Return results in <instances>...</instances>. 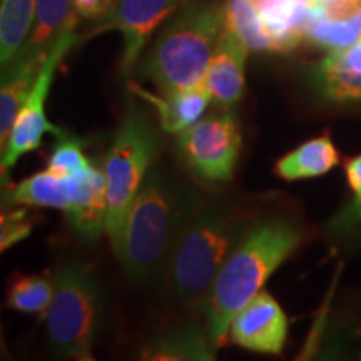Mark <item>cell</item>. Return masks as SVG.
Returning a JSON list of instances; mask_svg holds the SVG:
<instances>
[{
    "label": "cell",
    "instance_id": "24",
    "mask_svg": "<svg viewBox=\"0 0 361 361\" xmlns=\"http://www.w3.org/2000/svg\"><path fill=\"white\" fill-rule=\"evenodd\" d=\"M54 296V279L45 274H20L8 288V308L24 314L47 313Z\"/></svg>",
    "mask_w": 361,
    "mask_h": 361
},
{
    "label": "cell",
    "instance_id": "19",
    "mask_svg": "<svg viewBox=\"0 0 361 361\" xmlns=\"http://www.w3.org/2000/svg\"><path fill=\"white\" fill-rule=\"evenodd\" d=\"M338 164H340V154L329 134L324 133L283 156L274 166V171L281 179L293 183L300 179L318 178L329 173Z\"/></svg>",
    "mask_w": 361,
    "mask_h": 361
},
{
    "label": "cell",
    "instance_id": "26",
    "mask_svg": "<svg viewBox=\"0 0 361 361\" xmlns=\"http://www.w3.org/2000/svg\"><path fill=\"white\" fill-rule=\"evenodd\" d=\"M56 137L57 141L49 156L47 169L62 176H78L92 164V161L84 154L82 139L75 137L67 130H62Z\"/></svg>",
    "mask_w": 361,
    "mask_h": 361
},
{
    "label": "cell",
    "instance_id": "20",
    "mask_svg": "<svg viewBox=\"0 0 361 361\" xmlns=\"http://www.w3.org/2000/svg\"><path fill=\"white\" fill-rule=\"evenodd\" d=\"M251 4L276 44V52H290L305 39L308 6L298 0H251Z\"/></svg>",
    "mask_w": 361,
    "mask_h": 361
},
{
    "label": "cell",
    "instance_id": "15",
    "mask_svg": "<svg viewBox=\"0 0 361 361\" xmlns=\"http://www.w3.org/2000/svg\"><path fill=\"white\" fill-rule=\"evenodd\" d=\"M130 87L139 97L154 107L159 116L161 128L171 134H179L200 123L209 102L213 101L204 82L173 94H161V96H154L135 84H130Z\"/></svg>",
    "mask_w": 361,
    "mask_h": 361
},
{
    "label": "cell",
    "instance_id": "1",
    "mask_svg": "<svg viewBox=\"0 0 361 361\" xmlns=\"http://www.w3.org/2000/svg\"><path fill=\"white\" fill-rule=\"evenodd\" d=\"M204 194L174 169L154 166L144 179L126 224L119 252L126 274L135 283L166 274L180 236Z\"/></svg>",
    "mask_w": 361,
    "mask_h": 361
},
{
    "label": "cell",
    "instance_id": "9",
    "mask_svg": "<svg viewBox=\"0 0 361 361\" xmlns=\"http://www.w3.org/2000/svg\"><path fill=\"white\" fill-rule=\"evenodd\" d=\"M180 7V0H114L107 16L80 40L109 30L121 32L124 40L121 71L128 78L146 52L151 35Z\"/></svg>",
    "mask_w": 361,
    "mask_h": 361
},
{
    "label": "cell",
    "instance_id": "4",
    "mask_svg": "<svg viewBox=\"0 0 361 361\" xmlns=\"http://www.w3.org/2000/svg\"><path fill=\"white\" fill-rule=\"evenodd\" d=\"M224 29V4L191 0L166 22L142 54L139 75L154 82L161 94L202 84Z\"/></svg>",
    "mask_w": 361,
    "mask_h": 361
},
{
    "label": "cell",
    "instance_id": "2",
    "mask_svg": "<svg viewBox=\"0 0 361 361\" xmlns=\"http://www.w3.org/2000/svg\"><path fill=\"white\" fill-rule=\"evenodd\" d=\"M305 229L284 214L256 218L224 261L202 301L206 328L216 346L223 345L243 306L263 290L274 271L300 250Z\"/></svg>",
    "mask_w": 361,
    "mask_h": 361
},
{
    "label": "cell",
    "instance_id": "18",
    "mask_svg": "<svg viewBox=\"0 0 361 361\" xmlns=\"http://www.w3.org/2000/svg\"><path fill=\"white\" fill-rule=\"evenodd\" d=\"M44 61L32 57H16L2 69L0 89V146L6 147L8 134L32 90Z\"/></svg>",
    "mask_w": 361,
    "mask_h": 361
},
{
    "label": "cell",
    "instance_id": "27",
    "mask_svg": "<svg viewBox=\"0 0 361 361\" xmlns=\"http://www.w3.org/2000/svg\"><path fill=\"white\" fill-rule=\"evenodd\" d=\"M34 223L27 209L20 206L4 204L0 218V250L6 251L32 233Z\"/></svg>",
    "mask_w": 361,
    "mask_h": 361
},
{
    "label": "cell",
    "instance_id": "13",
    "mask_svg": "<svg viewBox=\"0 0 361 361\" xmlns=\"http://www.w3.org/2000/svg\"><path fill=\"white\" fill-rule=\"evenodd\" d=\"M78 189L74 201L66 211L75 234L84 241H97L106 231L107 221V191L104 169L92 162L87 169L75 176Z\"/></svg>",
    "mask_w": 361,
    "mask_h": 361
},
{
    "label": "cell",
    "instance_id": "31",
    "mask_svg": "<svg viewBox=\"0 0 361 361\" xmlns=\"http://www.w3.org/2000/svg\"><path fill=\"white\" fill-rule=\"evenodd\" d=\"M360 358H361V356H360Z\"/></svg>",
    "mask_w": 361,
    "mask_h": 361
},
{
    "label": "cell",
    "instance_id": "21",
    "mask_svg": "<svg viewBox=\"0 0 361 361\" xmlns=\"http://www.w3.org/2000/svg\"><path fill=\"white\" fill-rule=\"evenodd\" d=\"M353 197L329 219L326 234L341 250L361 247V154L345 164Z\"/></svg>",
    "mask_w": 361,
    "mask_h": 361
},
{
    "label": "cell",
    "instance_id": "5",
    "mask_svg": "<svg viewBox=\"0 0 361 361\" xmlns=\"http://www.w3.org/2000/svg\"><path fill=\"white\" fill-rule=\"evenodd\" d=\"M159 135L146 112L130 104L104 157L107 191L106 233L116 256L123 250L126 224L149 169L154 164Z\"/></svg>",
    "mask_w": 361,
    "mask_h": 361
},
{
    "label": "cell",
    "instance_id": "16",
    "mask_svg": "<svg viewBox=\"0 0 361 361\" xmlns=\"http://www.w3.org/2000/svg\"><path fill=\"white\" fill-rule=\"evenodd\" d=\"M75 189V176H62L45 169L8 188L4 200L7 201V206L51 207L66 213L74 201Z\"/></svg>",
    "mask_w": 361,
    "mask_h": 361
},
{
    "label": "cell",
    "instance_id": "23",
    "mask_svg": "<svg viewBox=\"0 0 361 361\" xmlns=\"http://www.w3.org/2000/svg\"><path fill=\"white\" fill-rule=\"evenodd\" d=\"M224 17L226 27L233 30L250 51L276 52V44L251 0H226Z\"/></svg>",
    "mask_w": 361,
    "mask_h": 361
},
{
    "label": "cell",
    "instance_id": "3",
    "mask_svg": "<svg viewBox=\"0 0 361 361\" xmlns=\"http://www.w3.org/2000/svg\"><path fill=\"white\" fill-rule=\"evenodd\" d=\"M256 216L229 196H204L180 236L166 279L180 305L204 301L211 284Z\"/></svg>",
    "mask_w": 361,
    "mask_h": 361
},
{
    "label": "cell",
    "instance_id": "29",
    "mask_svg": "<svg viewBox=\"0 0 361 361\" xmlns=\"http://www.w3.org/2000/svg\"><path fill=\"white\" fill-rule=\"evenodd\" d=\"M310 0H298V4H301V6H308Z\"/></svg>",
    "mask_w": 361,
    "mask_h": 361
},
{
    "label": "cell",
    "instance_id": "10",
    "mask_svg": "<svg viewBox=\"0 0 361 361\" xmlns=\"http://www.w3.org/2000/svg\"><path fill=\"white\" fill-rule=\"evenodd\" d=\"M229 338L255 353L279 355L288 340V318L278 301L261 290L233 318Z\"/></svg>",
    "mask_w": 361,
    "mask_h": 361
},
{
    "label": "cell",
    "instance_id": "30",
    "mask_svg": "<svg viewBox=\"0 0 361 361\" xmlns=\"http://www.w3.org/2000/svg\"><path fill=\"white\" fill-rule=\"evenodd\" d=\"M191 2V0H180V4H183V6H186V4H189Z\"/></svg>",
    "mask_w": 361,
    "mask_h": 361
},
{
    "label": "cell",
    "instance_id": "17",
    "mask_svg": "<svg viewBox=\"0 0 361 361\" xmlns=\"http://www.w3.org/2000/svg\"><path fill=\"white\" fill-rule=\"evenodd\" d=\"M79 20L72 0H37L29 39L17 57H32L45 61L54 44L71 24Z\"/></svg>",
    "mask_w": 361,
    "mask_h": 361
},
{
    "label": "cell",
    "instance_id": "11",
    "mask_svg": "<svg viewBox=\"0 0 361 361\" xmlns=\"http://www.w3.org/2000/svg\"><path fill=\"white\" fill-rule=\"evenodd\" d=\"M247 51L250 49L245 42L226 27L216 44L204 78V85L211 99L223 109L236 106L245 94Z\"/></svg>",
    "mask_w": 361,
    "mask_h": 361
},
{
    "label": "cell",
    "instance_id": "12",
    "mask_svg": "<svg viewBox=\"0 0 361 361\" xmlns=\"http://www.w3.org/2000/svg\"><path fill=\"white\" fill-rule=\"evenodd\" d=\"M311 85L329 102H361V37L311 67Z\"/></svg>",
    "mask_w": 361,
    "mask_h": 361
},
{
    "label": "cell",
    "instance_id": "8",
    "mask_svg": "<svg viewBox=\"0 0 361 361\" xmlns=\"http://www.w3.org/2000/svg\"><path fill=\"white\" fill-rule=\"evenodd\" d=\"M75 27H78V22L67 27L57 42L54 44L49 56L45 57L37 80H35L34 87L29 94V99H27L24 107L13 121L7 144L2 149V162H0L2 183H6L7 173L16 166V162L22 156L40 147L45 134L59 135L64 130L47 119V116H45V101H47L49 92H51L57 67L61 66L62 59L69 54L71 49L79 42Z\"/></svg>",
    "mask_w": 361,
    "mask_h": 361
},
{
    "label": "cell",
    "instance_id": "28",
    "mask_svg": "<svg viewBox=\"0 0 361 361\" xmlns=\"http://www.w3.org/2000/svg\"><path fill=\"white\" fill-rule=\"evenodd\" d=\"M114 0H72L74 11L80 19L101 20L111 11Z\"/></svg>",
    "mask_w": 361,
    "mask_h": 361
},
{
    "label": "cell",
    "instance_id": "25",
    "mask_svg": "<svg viewBox=\"0 0 361 361\" xmlns=\"http://www.w3.org/2000/svg\"><path fill=\"white\" fill-rule=\"evenodd\" d=\"M361 37V11L348 20H329L323 19L310 20L306 16L305 39L335 51V49L348 47Z\"/></svg>",
    "mask_w": 361,
    "mask_h": 361
},
{
    "label": "cell",
    "instance_id": "22",
    "mask_svg": "<svg viewBox=\"0 0 361 361\" xmlns=\"http://www.w3.org/2000/svg\"><path fill=\"white\" fill-rule=\"evenodd\" d=\"M37 0H0V64H11L32 29Z\"/></svg>",
    "mask_w": 361,
    "mask_h": 361
},
{
    "label": "cell",
    "instance_id": "14",
    "mask_svg": "<svg viewBox=\"0 0 361 361\" xmlns=\"http://www.w3.org/2000/svg\"><path fill=\"white\" fill-rule=\"evenodd\" d=\"M216 343L206 326L188 323L144 345L139 358L146 361H213Z\"/></svg>",
    "mask_w": 361,
    "mask_h": 361
},
{
    "label": "cell",
    "instance_id": "6",
    "mask_svg": "<svg viewBox=\"0 0 361 361\" xmlns=\"http://www.w3.org/2000/svg\"><path fill=\"white\" fill-rule=\"evenodd\" d=\"M45 319L49 341L61 358L94 360L92 345L101 319V288L92 266L78 258L59 266Z\"/></svg>",
    "mask_w": 361,
    "mask_h": 361
},
{
    "label": "cell",
    "instance_id": "7",
    "mask_svg": "<svg viewBox=\"0 0 361 361\" xmlns=\"http://www.w3.org/2000/svg\"><path fill=\"white\" fill-rule=\"evenodd\" d=\"M241 147V126L229 111L204 117L178 134L180 159L197 179L209 184L233 179Z\"/></svg>",
    "mask_w": 361,
    "mask_h": 361
}]
</instances>
